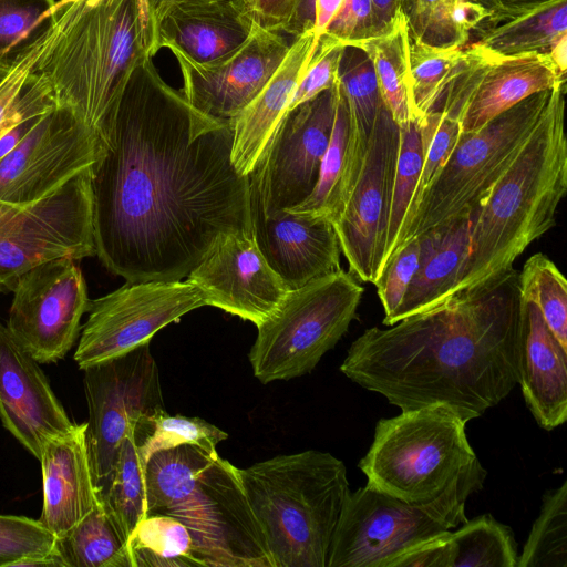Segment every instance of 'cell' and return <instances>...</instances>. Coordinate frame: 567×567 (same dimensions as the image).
Listing matches in <instances>:
<instances>
[{"instance_id": "31", "label": "cell", "mask_w": 567, "mask_h": 567, "mask_svg": "<svg viewBox=\"0 0 567 567\" xmlns=\"http://www.w3.org/2000/svg\"><path fill=\"white\" fill-rule=\"evenodd\" d=\"M350 45L370 58L384 105L393 121L404 124L414 120L411 105L410 39L404 12L385 33Z\"/></svg>"}, {"instance_id": "6", "label": "cell", "mask_w": 567, "mask_h": 567, "mask_svg": "<svg viewBox=\"0 0 567 567\" xmlns=\"http://www.w3.org/2000/svg\"><path fill=\"white\" fill-rule=\"evenodd\" d=\"M239 474L275 567H327L350 491L343 462L308 450L257 462Z\"/></svg>"}, {"instance_id": "38", "label": "cell", "mask_w": 567, "mask_h": 567, "mask_svg": "<svg viewBox=\"0 0 567 567\" xmlns=\"http://www.w3.org/2000/svg\"><path fill=\"white\" fill-rule=\"evenodd\" d=\"M348 134V107L339 85L332 133L320 166L317 184L301 204L288 212L326 218L331 223L338 217L343 206Z\"/></svg>"}, {"instance_id": "57", "label": "cell", "mask_w": 567, "mask_h": 567, "mask_svg": "<svg viewBox=\"0 0 567 567\" xmlns=\"http://www.w3.org/2000/svg\"><path fill=\"white\" fill-rule=\"evenodd\" d=\"M292 2H293V0H292ZM291 6H292V3H291ZM290 8H291V7H290Z\"/></svg>"}, {"instance_id": "4", "label": "cell", "mask_w": 567, "mask_h": 567, "mask_svg": "<svg viewBox=\"0 0 567 567\" xmlns=\"http://www.w3.org/2000/svg\"><path fill=\"white\" fill-rule=\"evenodd\" d=\"M59 28L35 72L55 105L71 110L100 137L136 66L154 58L138 0L56 1Z\"/></svg>"}, {"instance_id": "37", "label": "cell", "mask_w": 567, "mask_h": 567, "mask_svg": "<svg viewBox=\"0 0 567 567\" xmlns=\"http://www.w3.org/2000/svg\"><path fill=\"white\" fill-rule=\"evenodd\" d=\"M411 105L421 120L440 105L465 61V49L437 48L410 37Z\"/></svg>"}, {"instance_id": "8", "label": "cell", "mask_w": 567, "mask_h": 567, "mask_svg": "<svg viewBox=\"0 0 567 567\" xmlns=\"http://www.w3.org/2000/svg\"><path fill=\"white\" fill-rule=\"evenodd\" d=\"M487 472L476 458L439 497L411 504L368 486L349 491L327 567H386L403 551L467 520L465 504Z\"/></svg>"}, {"instance_id": "26", "label": "cell", "mask_w": 567, "mask_h": 567, "mask_svg": "<svg viewBox=\"0 0 567 567\" xmlns=\"http://www.w3.org/2000/svg\"><path fill=\"white\" fill-rule=\"evenodd\" d=\"M319 39L313 28L293 38L286 56L258 95L233 120L231 162L249 175L287 112Z\"/></svg>"}, {"instance_id": "18", "label": "cell", "mask_w": 567, "mask_h": 567, "mask_svg": "<svg viewBox=\"0 0 567 567\" xmlns=\"http://www.w3.org/2000/svg\"><path fill=\"white\" fill-rule=\"evenodd\" d=\"M566 84L550 54L503 56L477 43L434 112L454 118L462 133L474 132L526 97Z\"/></svg>"}, {"instance_id": "49", "label": "cell", "mask_w": 567, "mask_h": 567, "mask_svg": "<svg viewBox=\"0 0 567 567\" xmlns=\"http://www.w3.org/2000/svg\"><path fill=\"white\" fill-rule=\"evenodd\" d=\"M292 0H255L254 13L262 27L282 32Z\"/></svg>"}, {"instance_id": "25", "label": "cell", "mask_w": 567, "mask_h": 567, "mask_svg": "<svg viewBox=\"0 0 567 567\" xmlns=\"http://www.w3.org/2000/svg\"><path fill=\"white\" fill-rule=\"evenodd\" d=\"M86 424H75L42 447L41 524L56 537L65 534L100 502L87 454Z\"/></svg>"}, {"instance_id": "10", "label": "cell", "mask_w": 567, "mask_h": 567, "mask_svg": "<svg viewBox=\"0 0 567 567\" xmlns=\"http://www.w3.org/2000/svg\"><path fill=\"white\" fill-rule=\"evenodd\" d=\"M363 292L342 268L289 290L257 326L248 355L254 375L267 384L310 373L348 331Z\"/></svg>"}, {"instance_id": "36", "label": "cell", "mask_w": 567, "mask_h": 567, "mask_svg": "<svg viewBox=\"0 0 567 567\" xmlns=\"http://www.w3.org/2000/svg\"><path fill=\"white\" fill-rule=\"evenodd\" d=\"M447 567H517L513 530L491 514L477 516L446 535Z\"/></svg>"}, {"instance_id": "40", "label": "cell", "mask_w": 567, "mask_h": 567, "mask_svg": "<svg viewBox=\"0 0 567 567\" xmlns=\"http://www.w3.org/2000/svg\"><path fill=\"white\" fill-rule=\"evenodd\" d=\"M517 567H567V481L544 494Z\"/></svg>"}, {"instance_id": "19", "label": "cell", "mask_w": 567, "mask_h": 567, "mask_svg": "<svg viewBox=\"0 0 567 567\" xmlns=\"http://www.w3.org/2000/svg\"><path fill=\"white\" fill-rule=\"evenodd\" d=\"M282 32L258 24L248 39L226 55L198 62L171 50L183 76V94L210 117L233 120L258 95L289 49Z\"/></svg>"}, {"instance_id": "53", "label": "cell", "mask_w": 567, "mask_h": 567, "mask_svg": "<svg viewBox=\"0 0 567 567\" xmlns=\"http://www.w3.org/2000/svg\"><path fill=\"white\" fill-rule=\"evenodd\" d=\"M342 2L343 0H317L313 31L318 39L326 32Z\"/></svg>"}, {"instance_id": "22", "label": "cell", "mask_w": 567, "mask_h": 567, "mask_svg": "<svg viewBox=\"0 0 567 567\" xmlns=\"http://www.w3.org/2000/svg\"><path fill=\"white\" fill-rule=\"evenodd\" d=\"M250 215L259 250L289 290L341 269L340 244L329 219L292 212L266 217L251 187Z\"/></svg>"}, {"instance_id": "45", "label": "cell", "mask_w": 567, "mask_h": 567, "mask_svg": "<svg viewBox=\"0 0 567 567\" xmlns=\"http://www.w3.org/2000/svg\"><path fill=\"white\" fill-rule=\"evenodd\" d=\"M52 7L48 0H0V60L39 28Z\"/></svg>"}, {"instance_id": "7", "label": "cell", "mask_w": 567, "mask_h": 567, "mask_svg": "<svg viewBox=\"0 0 567 567\" xmlns=\"http://www.w3.org/2000/svg\"><path fill=\"white\" fill-rule=\"evenodd\" d=\"M466 423L443 403L379 420L359 462L367 485L411 504L439 497L477 458Z\"/></svg>"}, {"instance_id": "41", "label": "cell", "mask_w": 567, "mask_h": 567, "mask_svg": "<svg viewBox=\"0 0 567 567\" xmlns=\"http://www.w3.org/2000/svg\"><path fill=\"white\" fill-rule=\"evenodd\" d=\"M398 126L399 147L381 272L396 245L401 227L414 195L424 155V142L420 122L412 120Z\"/></svg>"}, {"instance_id": "46", "label": "cell", "mask_w": 567, "mask_h": 567, "mask_svg": "<svg viewBox=\"0 0 567 567\" xmlns=\"http://www.w3.org/2000/svg\"><path fill=\"white\" fill-rule=\"evenodd\" d=\"M343 47L341 41L326 32L319 38L315 54L293 91L287 112L334 84Z\"/></svg>"}, {"instance_id": "35", "label": "cell", "mask_w": 567, "mask_h": 567, "mask_svg": "<svg viewBox=\"0 0 567 567\" xmlns=\"http://www.w3.org/2000/svg\"><path fill=\"white\" fill-rule=\"evenodd\" d=\"M126 548L131 567H202L187 527L169 515H147Z\"/></svg>"}, {"instance_id": "17", "label": "cell", "mask_w": 567, "mask_h": 567, "mask_svg": "<svg viewBox=\"0 0 567 567\" xmlns=\"http://www.w3.org/2000/svg\"><path fill=\"white\" fill-rule=\"evenodd\" d=\"M398 147L399 126L384 106L353 188L332 223L350 272L373 285L382 270Z\"/></svg>"}, {"instance_id": "24", "label": "cell", "mask_w": 567, "mask_h": 567, "mask_svg": "<svg viewBox=\"0 0 567 567\" xmlns=\"http://www.w3.org/2000/svg\"><path fill=\"white\" fill-rule=\"evenodd\" d=\"M258 24L251 8L241 1L183 2L164 16L156 31V47L208 62L240 47Z\"/></svg>"}, {"instance_id": "16", "label": "cell", "mask_w": 567, "mask_h": 567, "mask_svg": "<svg viewBox=\"0 0 567 567\" xmlns=\"http://www.w3.org/2000/svg\"><path fill=\"white\" fill-rule=\"evenodd\" d=\"M102 153L100 135L71 110L55 105L0 159V200H38L92 167Z\"/></svg>"}, {"instance_id": "47", "label": "cell", "mask_w": 567, "mask_h": 567, "mask_svg": "<svg viewBox=\"0 0 567 567\" xmlns=\"http://www.w3.org/2000/svg\"><path fill=\"white\" fill-rule=\"evenodd\" d=\"M326 33L344 45L375 35L371 0H343Z\"/></svg>"}, {"instance_id": "5", "label": "cell", "mask_w": 567, "mask_h": 567, "mask_svg": "<svg viewBox=\"0 0 567 567\" xmlns=\"http://www.w3.org/2000/svg\"><path fill=\"white\" fill-rule=\"evenodd\" d=\"M165 514L188 529L202 567H275L239 468L217 450L183 444L146 464V516Z\"/></svg>"}, {"instance_id": "27", "label": "cell", "mask_w": 567, "mask_h": 567, "mask_svg": "<svg viewBox=\"0 0 567 567\" xmlns=\"http://www.w3.org/2000/svg\"><path fill=\"white\" fill-rule=\"evenodd\" d=\"M471 218H461L421 236V256L393 324L449 299L465 268L470 246Z\"/></svg>"}, {"instance_id": "43", "label": "cell", "mask_w": 567, "mask_h": 567, "mask_svg": "<svg viewBox=\"0 0 567 567\" xmlns=\"http://www.w3.org/2000/svg\"><path fill=\"white\" fill-rule=\"evenodd\" d=\"M56 536L39 519L0 515V567H19L32 557L55 553Z\"/></svg>"}, {"instance_id": "51", "label": "cell", "mask_w": 567, "mask_h": 567, "mask_svg": "<svg viewBox=\"0 0 567 567\" xmlns=\"http://www.w3.org/2000/svg\"><path fill=\"white\" fill-rule=\"evenodd\" d=\"M547 1L550 0H481V4L489 13L483 23L496 22Z\"/></svg>"}, {"instance_id": "50", "label": "cell", "mask_w": 567, "mask_h": 567, "mask_svg": "<svg viewBox=\"0 0 567 567\" xmlns=\"http://www.w3.org/2000/svg\"><path fill=\"white\" fill-rule=\"evenodd\" d=\"M375 35L388 32L403 13L404 0H371ZM374 35V37H375Z\"/></svg>"}, {"instance_id": "2", "label": "cell", "mask_w": 567, "mask_h": 567, "mask_svg": "<svg viewBox=\"0 0 567 567\" xmlns=\"http://www.w3.org/2000/svg\"><path fill=\"white\" fill-rule=\"evenodd\" d=\"M519 324L513 270L488 288L452 296L388 329H367L340 371L401 410L443 403L468 422L518 383Z\"/></svg>"}, {"instance_id": "48", "label": "cell", "mask_w": 567, "mask_h": 567, "mask_svg": "<svg viewBox=\"0 0 567 567\" xmlns=\"http://www.w3.org/2000/svg\"><path fill=\"white\" fill-rule=\"evenodd\" d=\"M447 533L403 551L389 561L386 567H447Z\"/></svg>"}, {"instance_id": "55", "label": "cell", "mask_w": 567, "mask_h": 567, "mask_svg": "<svg viewBox=\"0 0 567 567\" xmlns=\"http://www.w3.org/2000/svg\"><path fill=\"white\" fill-rule=\"evenodd\" d=\"M48 1H49L52 6H54V4H55V2H56L58 0H48Z\"/></svg>"}, {"instance_id": "9", "label": "cell", "mask_w": 567, "mask_h": 567, "mask_svg": "<svg viewBox=\"0 0 567 567\" xmlns=\"http://www.w3.org/2000/svg\"><path fill=\"white\" fill-rule=\"evenodd\" d=\"M556 87L526 97L477 131L460 133L392 257L431 229L472 218L536 127Z\"/></svg>"}, {"instance_id": "21", "label": "cell", "mask_w": 567, "mask_h": 567, "mask_svg": "<svg viewBox=\"0 0 567 567\" xmlns=\"http://www.w3.org/2000/svg\"><path fill=\"white\" fill-rule=\"evenodd\" d=\"M0 420L35 458L51 439L75 423L54 394L40 363L0 323Z\"/></svg>"}, {"instance_id": "42", "label": "cell", "mask_w": 567, "mask_h": 567, "mask_svg": "<svg viewBox=\"0 0 567 567\" xmlns=\"http://www.w3.org/2000/svg\"><path fill=\"white\" fill-rule=\"evenodd\" d=\"M133 437L141 458L147 464L154 453L183 444L216 451L228 434L200 417L169 415L163 411L141 421L133 430Z\"/></svg>"}, {"instance_id": "34", "label": "cell", "mask_w": 567, "mask_h": 567, "mask_svg": "<svg viewBox=\"0 0 567 567\" xmlns=\"http://www.w3.org/2000/svg\"><path fill=\"white\" fill-rule=\"evenodd\" d=\"M55 550L64 567H131L126 544L100 502L56 537Z\"/></svg>"}, {"instance_id": "3", "label": "cell", "mask_w": 567, "mask_h": 567, "mask_svg": "<svg viewBox=\"0 0 567 567\" xmlns=\"http://www.w3.org/2000/svg\"><path fill=\"white\" fill-rule=\"evenodd\" d=\"M565 94L566 84L556 87L517 156L472 216L471 251L452 296L497 284L529 245L555 226L567 192Z\"/></svg>"}, {"instance_id": "33", "label": "cell", "mask_w": 567, "mask_h": 567, "mask_svg": "<svg viewBox=\"0 0 567 567\" xmlns=\"http://www.w3.org/2000/svg\"><path fill=\"white\" fill-rule=\"evenodd\" d=\"M145 474L146 463L138 454L132 431L122 442L113 471L97 494L125 544L146 517Z\"/></svg>"}, {"instance_id": "56", "label": "cell", "mask_w": 567, "mask_h": 567, "mask_svg": "<svg viewBox=\"0 0 567 567\" xmlns=\"http://www.w3.org/2000/svg\"><path fill=\"white\" fill-rule=\"evenodd\" d=\"M2 286L0 285V290H1Z\"/></svg>"}, {"instance_id": "28", "label": "cell", "mask_w": 567, "mask_h": 567, "mask_svg": "<svg viewBox=\"0 0 567 567\" xmlns=\"http://www.w3.org/2000/svg\"><path fill=\"white\" fill-rule=\"evenodd\" d=\"M56 12L19 47L0 60V138L19 123L55 106L51 87L35 66L56 35Z\"/></svg>"}, {"instance_id": "13", "label": "cell", "mask_w": 567, "mask_h": 567, "mask_svg": "<svg viewBox=\"0 0 567 567\" xmlns=\"http://www.w3.org/2000/svg\"><path fill=\"white\" fill-rule=\"evenodd\" d=\"M206 306L202 291L189 281H126L118 289L90 301L81 327L74 361L81 370L122 355L187 312Z\"/></svg>"}, {"instance_id": "11", "label": "cell", "mask_w": 567, "mask_h": 567, "mask_svg": "<svg viewBox=\"0 0 567 567\" xmlns=\"http://www.w3.org/2000/svg\"><path fill=\"white\" fill-rule=\"evenodd\" d=\"M92 167L38 200H0L1 286L11 288L19 276L50 260L96 256Z\"/></svg>"}, {"instance_id": "14", "label": "cell", "mask_w": 567, "mask_h": 567, "mask_svg": "<svg viewBox=\"0 0 567 567\" xmlns=\"http://www.w3.org/2000/svg\"><path fill=\"white\" fill-rule=\"evenodd\" d=\"M339 84L288 111L249 174L262 214L275 217L313 190L330 142Z\"/></svg>"}, {"instance_id": "39", "label": "cell", "mask_w": 567, "mask_h": 567, "mask_svg": "<svg viewBox=\"0 0 567 567\" xmlns=\"http://www.w3.org/2000/svg\"><path fill=\"white\" fill-rule=\"evenodd\" d=\"M520 299L533 302L546 324L567 349V280L545 254L532 255L517 274Z\"/></svg>"}, {"instance_id": "54", "label": "cell", "mask_w": 567, "mask_h": 567, "mask_svg": "<svg viewBox=\"0 0 567 567\" xmlns=\"http://www.w3.org/2000/svg\"><path fill=\"white\" fill-rule=\"evenodd\" d=\"M43 115V114H42ZM41 115L19 123L0 138V159L11 152L35 125Z\"/></svg>"}, {"instance_id": "52", "label": "cell", "mask_w": 567, "mask_h": 567, "mask_svg": "<svg viewBox=\"0 0 567 567\" xmlns=\"http://www.w3.org/2000/svg\"><path fill=\"white\" fill-rule=\"evenodd\" d=\"M197 1H208V0H148V13H150V24H151V32H152V42L154 51L157 53V47H156V31L157 28L163 20L164 16L167 13V11L175 4L183 3V2H197ZM234 1H241L248 4L252 11L255 6V0H234ZM255 14V13H254Z\"/></svg>"}, {"instance_id": "32", "label": "cell", "mask_w": 567, "mask_h": 567, "mask_svg": "<svg viewBox=\"0 0 567 567\" xmlns=\"http://www.w3.org/2000/svg\"><path fill=\"white\" fill-rule=\"evenodd\" d=\"M409 35L437 48H460L489 13L481 0H404Z\"/></svg>"}, {"instance_id": "29", "label": "cell", "mask_w": 567, "mask_h": 567, "mask_svg": "<svg viewBox=\"0 0 567 567\" xmlns=\"http://www.w3.org/2000/svg\"><path fill=\"white\" fill-rule=\"evenodd\" d=\"M337 80L344 95L349 134L343 182V206L361 169L370 134L385 106L370 58L353 45H344L337 69Z\"/></svg>"}, {"instance_id": "23", "label": "cell", "mask_w": 567, "mask_h": 567, "mask_svg": "<svg viewBox=\"0 0 567 567\" xmlns=\"http://www.w3.org/2000/svg\"><path fill=\"white\" fill-rule=\"evenodd\" d=\"M518 383L537 424L551 431L567 420V349L539 309L520 299Z\"/></svg>"}, {"instance_id": "1", "label": "cell", "mask_w": 567, "mask_h": 567, "mask_svg": "<svg viewBox=\"0 0 567 567\" xmlns=\"http://www.w3.org/2000/svg\"><path fill=\"white\" fill-rule=\"evenodd\" d=\"M153 59L131 75L92 167L96 256L131 282L181 280L223 235L252 234L233 122L192 106Z\"/></svg>"}, {"instance_id": "12", "label": "cell", "mask_w": 567, "mask_h": 567, "mask_svg": "<svg viewBox=\"0 0 567 567\" xmlns=\"http://www.w3.org/2000/svg\"><path fill=\"white\" fill-rule=\"evenodd\" d=\"M82 371L89 409L85 439L99 494L113 471L124 439L141 421L166 410L150 342Z\"/></svg>"}, {"instance_id": "44", "label": "cell", "mask_w": 567, "mask_h": 567, "mask_svg": "<svg viewBox=\"0 0 567 567\" xmlns=\"http://www.w3.org/2000/svg\"><path fill=\"white\" fill-rule=\"evenodd\" d=\"M420 256L421 241L420 238H414L391 258L375 281L384 310L383 324H393V319L419 267Z\"/></svg>"}, {"instance_id": "20", "label": "cell", "mask_w": 567, "mask_h": 567, "mask_svg": "<svg viewBox=\"0 0 567 567\" xmlns=\"http://www.w3.org/2000/svg\"><path fill=\"white\" fill-rule=\"evenodd\" d=\"M186 278L202 291L206 306L256 327L289 291L266 261L254 235L244 231L223 235Z\"/></svg>"}, {"instance_id": "30", "label": "cell", "mask_w": 567, "mask_h": 567, "mask_svg": "<svg viewBox=\"0 0 567 567\" xmlns=\"http://www.w3.org/2000/svg\"><path fill=\"white\" fill-rule=\"evenodd\" d=\"M475 42L503 56L550 54L567 37V0H550L496 22L482 23Z\"/></svg>"}, {"instance_id": "15", "label": "cell", "mask_w": 567, "mask_h": 567, "mask_svg": "<svg viewBox=\"0 0 567 567\" xmlns=\"http://www.w3.org/2000/svg\"><path fill=\"white\" fill-rule=\"evenodd\" d=\"M7 328L39 362L53 363L65 357L81 331V319L90 307L85 279L70 258L38 265L12 284Z\"/></svg>"}]
</instances>
